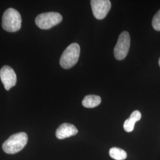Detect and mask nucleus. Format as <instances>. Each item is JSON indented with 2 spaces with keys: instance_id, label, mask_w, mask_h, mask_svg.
Returning a JSON list of instances; mask_svg holds the SVG:
<instances>
[{
  "instance_id": "1",
  "label": "nucleus",
  "mask_w": 160,
  "mask_h": 160,
  "mask_svg": "<svg viewBox=\"0 0 160 160\" xmlns=\"http://www.w3.org/2000/svg\"><path fill=\"white\" fill-rule=\"evenodd\" d=\"M28 141V136L25 132L14 134L2 144L3 151L8 154H14L22 151Z\"/></svg>"
},
{
  "instance_id": "2",
  "label": "nucleus",
  "mask_w": 160,
  "mask_h": 160,
  "mask_svg": "<svg viewBox=\"0 0 160 160\" xmlns=\"http://www.w3.org/2000/svg\"><path fill=\"white\" fill-rule=\"evenodd\" d=\"M2 26L9 32L19 30L22 26V17L19 12L12 8L6 10L2 18Z\"/></svg>"
},
{
  "instance_id": "3",
  "label": "nucleus",
  "mask_w": 160,
  "mask_h": 160,
  "mask_svg": "<svg viewBox=\"0 0 160 160\" xmlns=\"http://www.w3.org/2000/svg\"><path fill=\"white\" fill-rule=\"evenodd\" d=\"M80 46L77 43L69 45L63 51L60 59V65L64 69H69L74 67L80 57Z\"/></svg>"
},
{
  "instance_id": "4",
  "label": "nucleus",
  "mask_w": 160,
  "mask_h": 160,
  "mask_svg": "<svg viewBox=\"0 0 160 160\" xmlns=\"http://www.w3.org/2000/svg\"><path fill=\"white\" fill-rule=\"evenodd\" d=\"M62 17L61 14L57 12H48L38 15L36 19V24L41 29L48 30L61 23Z\"/></svg>"
},
{
  "instance_id": "5",
  "label": "nucleus",
  "mask_w": 160,
  "mask_h": 160,
  "mask_svg": "<svg viewBox=\"0 0 160 160\" xmlns=\"http://www.w3.org/2000/svg\"><path fill=\"white\" fill-rule=\"evenodd\" d=\"M131 44L130 36L128 32L120 33L117 43L114 48V56L118 60H122L126 58Z\"/></svg>"
},
{
  "instance_id": "6",
  "label": "nucleus",
  "mask_w": 160,
  "mask_h": 160,
  "mask_svg": "<svg viewBox=\"0 0 160 160\" xmlns=\"http://www.w3.org/2000/svg\"><path fill=\"white\" fill-rule=\"evenodd\" d=\"M91 6L94 16L98 20L105 18L111 8L109 0H92Z\"/></svg>"
},
{
  "instance_id": "7",
  "label": "nucleus",
  "mask_w": 160,
  "mask_h": 160,
  "mask_svg": "<svg viewBox=\"0 0 160 160\" xmlns=\"http://www.w3.org/2000/svg\"><path fill=\"white\" fill-rule=\"evenodd\" d=\"M0 78L6 90H9L17 82V76L12 67L5 65L0 70Z\"/></svg>"
},
{
  "instance_id": "8",
  "label": "nucleus",
  "mask_w": 160,
  "mask_h": 160,
  "mask_svg": "<svg viewBox=\"0 0 160 160\" xmlns=\"http://www.w3.org/2000/svg\"><path fill=\"white\" fill-rule=\"evenodd\" d=\"M77 128L70 123H64L59 126L56 131V137L59 139L74 136L78 133Z\"/></svg>"
},
{
  "instance_id": "9",
  "label": "nucleus",
  "mask_w": 160,
  "mask_h": 160,
  "mask_svg": "<svg viewBox=\"0 0 160 160\" xmlns=\"http://www.w3.org/2000/svg\"><path fill=\"white\" fill-rule=\"evenodd\" d=\"M141 118V113L139 111L135 110L132 113L130 118L125 120L123 124V128L127 132H131L134 129L135 123Z\"/></svg>"
},
{
  "instance_id": "10",
  "label": "nucleus",
  "mask_w": 160,
  "mask_h": 160,
  "mask_svg": "<svg viewBox=\"0 0 160 160\" xmlns=\"http://www.w3.org/2000/svg\"><path fill=\"white\" fill-rule=\"evenodd\" d=\"M102 102L101 97L96 95H88L84 98L82 104L87 108H94L98 106Z\"/></svg>"
},
{
  "instance_id": "11",
  "label": "nucleus",
  "mask_w": 160,
  "mask_h": 160,
  "mask_svg": "<svg viewBox=\"0 0 160 160\" xmlns=\"http://www.w3.org/2000/svg\"><path fill=\"white\" fill-rule=\"evenodd\" d=\"M109 155L112 158L116 160H123L127 157L125 151L116 147L112 148L109 150Z\"/></svg>"
},
{
  "instance_id": "12",
  "label": "nucleus",
  "mask_w": 160,
  "mask_h": 160,
  "mask_svg": "<svg viewBox=\"0 0 160 160\" xmlns=\"http://www.w3.org/2000/svg\"><path fill=\"white\" fill-rule=\"evenodd\" d=\"M152 25L157 31H160V10L157 12L152 18Z\"/></svg>"
},
{
  "instance_id": "13",
  "label": "nucleus",
  "mask_w": 160,
  "mask_h": 160,
  "mask_svg": "<svg viewBox=\"0 0 160 160\" xmlns=\"http://www.w3.org/2000/svg\"><path fill=\"white\" fill-rule=\"evenodd\" d=\"M158 63H159V65H160V59H159V61H158Z\"/></svg>"
}]
</instances>
